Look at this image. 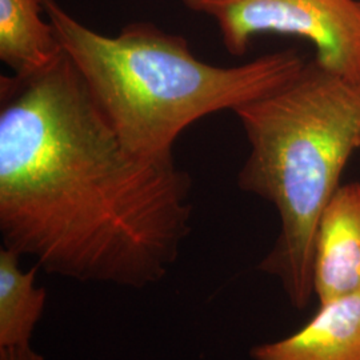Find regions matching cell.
<instances>
[{"instance_id":"6da1fadb","label":"cell","mask_w":360,"mask_h":360,"mask_svg":"<svg viewBox=\"0 0 360 360\" xmlns=\"http://www.w3.org/2000/svg\"><path fill=\"white\" fill-rule=\"evenodd\" d=\"M191 191L174 155L126 148L65 53L35 77H1L0 233L40 270L162 282L193 230Z\"/></svg>"},{"instance_id":"7a4b0ae2","label":"cell","mask_w":360,"mask_h":360,"mask_svg":"<svg viewBox=\"0 0 360 360\" xmlns=\"http://www.w3.org/2000/svg\"><path fill=\"white\" fill-rule=\"evenodd\" d=\"M40 1L94 102L126 148L142 158L172 155L180 134L196 120L279 90L307 63L285 50L235 67L208 65L184 37L153 23H129L108 37L58 0Z\"/></svg>"},{"instance_id":"3957f363","label":"cell","mask_w":360,"mask_h":360,"mask_svg":"<svg viewBox=\"0 0 360 360\" xmlns=\"http://www.w3.org/2000/svg\"><path fill=\"white\" fill-rule=\"evenodd\" d=\"M233 114L250 146L239 188L270 202L281 220L259 269L281 282L295 309H306L323 212L360 148V83L311 60L283 87Z\"/></svg>"},{"instance_id":"277c9868","label":"cell","mask_w":360,"mask_h":360,"mask_svg":"<svg viewBox=\"0 0 360 360\" xmlns=\"http://www.w3.org/2000/svg\"><path fill=\"white\" fill-rule=\"evenodd\" d=\"M211 18L227 52L245 55L260 34L307 39L315 62L328 72L360 83V3L356 0H183Z\"/></svg>"},{"instance_id":"5b68a950","label":"cell","mask_w":360,"mask_h":360,"mask_svg":"<svg viewBox=\"0 0 360 360\" xmlns=\"http://www.w3.org/2000/svg\"><path fill=\"white\" fill-rule=\"evenodd\" d=\"M312 278L319 303L360 291V181L342 184L323 212Z\"/></svg>"},{"instance_id":"8992f818","label":"cell","mask_w":360,"mask_h":360,"mask_svg":"<svg viewBox=\"0 0 360 360\" xmlns=\"http://www.w3.org/2000/svg\"><path fill=\"white\" fill-rule=\"evenodd\" d=\"M252 360H360V291L319 303L300 330L251 349Z\"/></svg>"},{"instance_id":"52a82bcc","label":"cell","mask_w":360,"mask_h":360,"mask_svg":"<svg viewBox=\"0 0 360 360\" xmlns=\"http://www.w3.org/2000/svg\"><path fill=\"white\" fill-rule=\"evenodd\" d=\"M40 0H0V60L16 77L51 68L65 51Z\"/></svg>"},{"instance_id":"ba28073f","label":"cell","mask_w":360,"mask_h":360,"mask_svg":"<svg viewBox=\"0 0 360 360\" xmlns=\"http://www.w3.org/2000/svg\"><path fill=\"white\" fill-rule=\"evenodd\" d=\"M20 255L0 250V348L31 345L46 309L47 294L37 284L38 267L22 270Z\"/></svg>"},{"instance_id":"9c48e42d","label":"cell","mask_w":360,"mask_h":360,"mask_svg":"<svg viewBox=\"0 0 360 360\" xmlns=\"http://www.w3.org/2000/svg\"><path fill=\"white\" fill-rule=\"evenodd\" d=\"M0 360H46L31 345L20 347L0 348Z\"/></svg>"}]
</instances>
